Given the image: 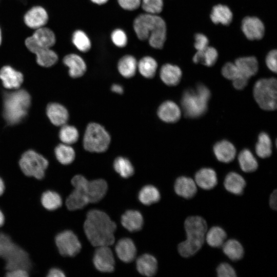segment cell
I'll list each match as a JSON object with an SVG mask.
<instances>
[{
  "label": "cell",
  "instance_id": "cell-38",
  "mask_svg": "<svg viewBox=\"0 0 277 277\" xmlns=\"http://www.w3.org/2000/svg\"><path fill=\"white\" fill-rule=\"evenodd\" d=\"M238 161L241 168L245 172H252L258 168L257 161L248 149H244L240 153Z\"/></svg>",
  "mask_w": 277,
  "mask_h": 277
},
{
  "label": "cell",
  "instance_id": "cell-26",
  "mask_svg": "<svg viewBox=\"0 0 277 277\" xmlns=\"http://www.w3.org/2000/svg\"><path fill=\"white\" fill-rule=\"evenodd\" d=\"M241 74L244 77L249 79L255 75L258 70V63L254 56L240 57L235 61Z\"/></svg>",
  "mask_w": 277,
  "mask_h": 277
},
{
  "label": "cell",
  "instance_id": "cell-21",
  "mask_svg": "<svg viewBox=\"0 0 277 277\" xmlns=\"http://www.w3.org/2000/svg\"><path fill=\"white\" fill-rule=\"evenodd\" d=\"M175 193L185 199H190L197 191V185L191 178L186 176L178 177L174 184Z\"/></svg>",
  "mask_w": 277,
  "mask_h": 277
},
{
  "label": "cell",
  "instance_id": "cell-41",
  "mask_svg": "<svg viewBox=\"0 0 277 277\" xmlns=\"http://www.w3.org/2000/svg\"><path fill=\"white\" fill-rule=\"evenodd\" d=\"M255 152L261 158L268 157L271 154V141L267 133L262 132L260 134L255 146Z\"/></svg>",
  "mask_w": 277,
  "mask_h": 277
},
{
  "label": "cell",
  "instance_id": "cell-33",
  "mask_svg": "<svg viewBox=\"0 0 277 277\" xmlns=\"http://www.w3.org/2000/svg\"><path fill=\"white\" fill-rule=\"evenodd\" d=\"M218 56L216 50L212 47H207L203 50L197 51L193 57L194 63H200L211 67L216 62Z\"/></svg>",
  "mask_w": 277,
  "mask_h": 277
},
{
  "label": "cell",
  "instance_id": "cell-27",
  "mask_svg": "<svg viewBox=\"0 0 277 277\" xmlns=\"http://www.w3.org/2000/svg\"><path fill=\"white\" fill-rule=\"evenodd\" d=\"M136 268L141 274L147 276L154 275L157 269L156 259L149 254H144L136 260Z\"/></svg>",
  "mask_w": 277,
  "mask_h": 277
},
{
  "label": "cell",
  "instance_id": "cell-8",
  "mask_svg": "<svg viewBox=\"0 0 277 277\" xmlns=\"http://www.w3.org/2000/svg\"><path fill=\"white\" fill-rule=\"evenodd\" d=\"M110 140V136L104 127L96 123H91L86 129L83 146L89 152H103L107 150Z\"/></svg>",
  "mask_w": 277,
  "mask_h": 277
},
{
  "label": "cell",
  "instance_id": "cell-1",
  "mask_svg": "<svg viewBox=\"0 0 277 277\" xmlns=\"http://www.w3.org/2000/svg\"><path fill=\"white\" fill-rule=\"evenodd\" d=\"M116 228L115 223L105 212L96 209L87 213L84 224L85 234L91 245L95 247L113 244Z\"/></svg>",
  "mask_w": 277,
  "mask_h": 277
},
{
  "label": "cell",
  "instance_id": "cell-19",
  "mask_svg": "<svg viewBox=\"0 0 277 277\" xmlns=\"http://www.w3.org/2000/svg\"><path fill=\"white\" fill-rule=\"evenodd\" d=\"M115 249L118 258L124 262H131L135 257V246L133 242L129 238H123L119 240Z\"/></svg>",
  "mask_w": 277,
  "mask_h": 277
},
{
  "label": "cell",
  "instance_id": "cell-5",
  "mask_svg": "<svg viewBox=\"0 0 277 277\" xmlns=\"http://www.w3.org/2000/svg\"><path fill=\"white\" fill-rule=\"evenodd\" d=\"M0 258L4 261L7 271L21 268L29 273L31 270L32 263L28 253L8 234L1 230Z\"/></svg>",
  "mask_w": 277,
  "mask_h": 277
},
{
  "label": "cell",
  "instance_id": "cell-48",
  "mask_svg": "<svg viewBox=\"0 0 277 277\" xmlns=\"http://www.w3.org/2000/svg\"><path fill=\"white\" fill-rule=\"evenodd\" d=\"M216 272L219 277H235L236 276V272L233 267L226 263H222L218 266Z\"/></svg>",
  "mask_w": 277,
  "mask_h": 277
},
{
  "label": "cell",
  "instance_id": "cell-56",
  "mask_svg": "<svg viewBox=\"0 0 277 277\" xmlns=\"http://www.w3.org/2000/svg\"><path fill=\"white\" fill-rule=\"evenodd\" d=\"M111 89L112 91L120 94H122L124 92L123 87L118 84H113L111 87Z\"/></svg>",
  "mask_w": 277,
  "mask_h": 277
},
{
  "label": "cell",
  "instance_id": "cell-44",
  "mask_svg": "<svg viewBox=\"0 0 277 277\" xmlns=\"http://www.w3.org/2000/svg\"><path fill=\"white\" fill-rule=\"evenodd\" d=\"M72 42L75 47L82 52H87L91 48L89 38L82 30L74 32L72 36Z\"/></svg>",
  "mask_w": 277,
  "mask_h": 277
},
{
  "label": "cell",
  "instance_id": "cell-39",
  "mask_svg": "<svg viewBox=\"0 0 277 277\" xmlns=\"http://www.w3.org/2000/svg\"><path fill=\"white\" fill-rule=\"evenodd\" d=\"M138 199L142 204L149 205L160 200V193L155 187L147 185L143 187L139 192Z\"/></svg>",
  "mask_w": 277,
  "mask_h": 277
},
{
  "label": "cell",
  "instance_id": "cell-18",
  "mask_svg": "<svg viewBox=\"0 0 277 277\" xmlns=\"http://www.w3.org/2000/svg\"><path fill=\"white\" fill-rule=\"evenodd\" d=\"M157 115L159 118L165 122L174 123L180 118L181 111L175 103L167 101L159 107Z\"/></svg>",
  "mask_w": 277,
  "mask_h": 277
},
{
  "label": "cell",
  "instance_id": "cell-3",
  "mask_svg": "<svg viewBox=\"0 0 277 277\" xmlns=\"http://www.w3.org/2000/svg\"><path fill=\"white\" fill-rule=\"evenodd\" d=\"M184 228L187 238L179 244L178 251L181 256L188 258L202 248L205 240L207 225L201 216H191L185 220Z\"/></svg>",
  "mask_w": 277,
  "mask_h": 277
},
{
  "label": "cell",
  "instance_id": "cell-32",
  "mask_svg": "<svg viewBox=\"0 0 277 277\" xmlns=\"http://www.w3.org/2000/svg\"><path fill=\"white\" fill-rule=\"evenodd\" d=\"M210 18L214 24L228 25L232 21V13L227 6L219 4L213 7Z\"/></svg>",
  "mask_w": 277,
  "mask_h": 277
},
{
  "label": "cell",
  "instance_id": "cell-59",
  "mask_svg": "<svg viewBox=\"0 0 277 277\" xmlns=\"http://www.w3.org/2000/svg\"><path fill=\"white\" fill-rule=\"evenodd\" d=\"M92 2L98 5H102L106 3L108 0H91Z\"/></svg>",
  "mask_w": 277,
  "mask_h": 277
},
{
  "label": "cell",
  "instance_id": "cell-52",
  "mask_svg": "<svg viewBox=\"0 0 277 277\" xmlns=\"http://www.w3.org/2000/svg\"><path fill=\"white\" fill-rule=\"evenodd\" d=\"M5 277H30V275L27 270L18 268L7 271Z\"/></svg>",
  "mask_w": 277,
  "mask_h": 277
},
{
  "label": "cell",
  "instance_id": "cell-25",
  "mask_svg": "<svg viewBox=\"0 0 277 277\" xmlns=\"http://www.w3.org/2000/svg\"><path fill=\"white\" fill-rule=\"evenodd\" d=\"M123 227L130 232L140 230L143 225V218L141 213L136 210H129L121 217Z\"/></svg>",
  "mask_w": 277,
  "mask_h": 277
},
{
  "label": "cell",
  "instance_id": "cell-20",
  "mask_svg": "<svg viewBox=\"0 0 277 277\" xmlns=\"http://www.w3.org/2000/svg\"><path fill=\"white\" fill-rule=\"evenodd\" d=\"M46 113L51 122L55 126H63L68 120L69 114L66 108L56 103L49 104L47 106Z\"/></svg>",
  "mask_w": 277,
  "mask_h": 277
},
{
  "label": "cell",
  "instance_id": "cell-28",
  "mask_svg": "<svg viewBox=\"0 0 277 277\" xmlns=\"http://www.w3.org/2000/svg\"><path fill=\"white\" fill-rule=\"evenodd\" d=\"M182 71L176 65L170 64L164 65L160 70V77L162 81L168 86L177 85L182 77Z\"/></svg>",
  "mask_w": 277,
  "mask_h": 277
},
{
  "label": "cell",
  "instance_id": "cell-35",
  "mask_svg": "<svg viewBox=\"0 0 277 277\" xmlns=\"http://www.w3.org/2000/svg\"><path fill=\"white\" fill-rule=\"evenodd\" d=\"M223 251L230 260L238 261L244 255V249L241 244L236 240L230 239L223 244Z\"/></svg>",
  "mask_w": 277,
  "mask_h": 277
},
{
  "label": "cell",
  "instance_id": "cell-10",
  "mask_svg": "<svg viewBox=\"0 0 277 277\" xmlns=\"http://www.w3.org/2000/svg\"><path fill=\"white\" fill-rule=\"evenodd\" d=\"M73 186L81 187L90 203H94L101 200L106 193L108 189L107 182L103 179L88 181L84 176L77 174L71 180Z\"/></svg>",
  "mask_w": 277,
  "mask_h": 277
},
{
  "label": "cell",
  "instance_id": "cell-6",
  "mask_svg": "<svg viewBox=\"0 0 277 277\" xmlns=\"http://www.w3.org/2000/svg\"><path fill=\"white\" fill-rule=\"evenodd\" d=\"M210 92L203 84H198L196 88L184 91L181 105L186 117L195 118L202 115L206 111Z\"/></svg>",
  "mask_w": 277,
  "mask_h": 277
},
{
  "label": "cell",
  "instance_id": "cell-57",
  "mask_svg": "<svg viewBox=\"0 0 277 277\" xmlns=\"http://www.w3.org/2000/svg\"><path fill=\"white\" fill-rule=\"evenodd\" d=\"M5 189V185L3 179L0 176V196H1Z\"/></svg>",
  "mask_w": 277,
  "mask_h": 277
},
{
  "label": "cell",
  "instance_id": "cell-40",
  "mask_svg": "<svg viewBox=\"0 0 277 277\" xmlns=\"http://www.w3.org/2000/svg\"><path fill=\"white\" fill-rule=\"evenodd\" d=\"M140 73L146 78L153 77L156 73L157 64L156 61L150 56H145L140 60L137 64Z\"/></svg>",
  "mask_w": 277,
  "mask_h": 277
},
{
  "label": "cell",
  "instance_id": "cell-4",
  "mask_svg": "<svg viewBox=\"0 0 277 277\" xmlns=\"http://www.w3.org/2000/svg\"><path fill=\"white\" fill-rule=\"evenodd\" d=\"M31 104V97L24 89L3 94V116L9 125L21 122L26 116Z\"/></svg>",
  "mask_w": 277,
  "mask_h": 277
},
{
  "label": "cell",
  "instance_id": "cell-42",
  "mask_svg": "<svg viewBox=\"0 0 277 277\" xmlns=\"http://www.w3.org/2000/svg\"><path fill=\"white\" fill-rule=\"evenodd\" d=\"M113 167L115 171L124 178H128L134 173V168L132 164L126 157H116L113 163Z\"/></svg>",
  "mask_w": 277,
  "mask_h": 277
},
{
  "label": "cell",
  "instance_id": "cell-23",
  "mask_svg": "<svg viewBox=\"0 0 277 277\" xmlns=\"http://www.w3.org/2000/svg\"><path fill=\"white\" fill-rule=\"evenodd\" d=\"M194 181L196 185L203 189H211L217 183L216 172L211 168H202L196 173Z\"/></svg>",
  "mask_w": 277,
  "mask_h": 277
},
{
  "label": "cell",
  "instance_id": "cell-50",
  "mask_svg": "<svg viewBox=\"0 0 277 277\" xmlns=\"http://www.w3.org/2000/svg\"><path fill=\"white\" fill-rule=\"evenodd\" d=\"M120 6L127 10H134L139 7L141 0H117Z\"/></svg>",
  "mask_w": 277,
  "mask_h": 277
},
{
  "label": "cell",
  "instance_id": "cell-55",
  "mask_svg": "<svg viewBox=\"0 0 277 277\" xmlns=\"http://www.w3.org/2000/svg\"><path fill=\"white\" fill-rule=\"evenodd\" d=\"M277 191L274 190L271 194L269 197V205L270 207L276 210L277 207Z\"/></svg>",
  "mask_w": 277,
  "mask_h": 277
},
{
  "label": "cell",
  "instance_id": "cell-14",
  "mask_svg": "<svg viewBox=\"0 0 277 277\" xmlns=\"http://www.w3.org/2000/svg\"><path fill=\"white\" fill-rule=\"evenodd\" d=\"M242 30L246 37L250 40L261 39L265 32L263 23L256 17H245L242 22Z\"/></svg>",
  "mask_w": 277,
  "mask_h": 277
},
{
  "label": "cell",
  "instance_id": "cell-53",
  "mask_svg": "<svg viewBox=\"0 0 277 277\" xmlns=\"http://www.w3.org/2000/svg\"><path fill=\"white\" fill-rule=\"evenodd\" d=\"M66 275L61 268L58 267L50 268L46 275V277H65Z\"/></svg>",
  "mask_w": 277,
  "mask_h": 277
},
{
  "label": "cell",
  "instance_id": "cell-36",
  "mask_svg": "<svg viewBox=\"0 0 277 277\" xmlns=\"http://www.w3.org/2000/svg\"><path fill=\"white\" fill-rule=\"evenodd\" d=\"M227 238V234L220 227H211L205 235V240L207 244L212 247H219L223 245Z\"/></svg>",
  "mask_w": 277,
  "mask_h": 277
},
{
  "label": "cell",
  "instance_id": "cell-12",
  "mask_svg": "<svg viewBox=\"0 0 277 277\" xmlns=\"http://www.w3.org/2000/svg\"><path fill=\"white\" fill-rule=\"evenodd\" d=\"M27 48L36 55L37 64L43 67H49L56 63L58 60L57 54L49 48L41 47L35 44L30 37L25 41Z\"/></svg>",
  "mask_w": 277,
  "mask_h": 277
},
{
  "label": "cell",
  "instance_id": "cell-30",
  "mask_svg": "<svg viewBox=\"0 0 277 277\" xmlns=\"http://www.w3.org/2000/svg\"><path fill=\"white\" fill-rule=\"evenodd\" d=\"M31 39L37 45L50 48L55 43V36L53 31L46 27H41L30 36Z\"/></svg>",
  "mask_w": 277,
  "mask_h": 277
},
{
  "label": "cell",
  "instance_id": "cell-7",
  "mask_svg": "<svg viewBox=\"0 0 277 277\" xmlns=\"http://www.w3.org/2000/svg\"><path fill=\"white\" fill-rule=\"evenodd\" d=\"M254 97L263 109L274 110L276 108L277 82L275 78L258 80L253 87Z\"/></svg>",
  "mask_w": 277,
  "mask_h": 277
},
{
  "label": "cell",
  "instance_id": "cell-43",
  "mask_svg": "<svg viewBox=\"0 0 277 277\" xmlns=\"http://www.w3.org/2000/svg\"><path fill=\"white\" fill-rule=\"evenodd\" d=\"M59 137L60 140L66 144H73L78 138V132L73 126L64 125L60 131Z\"/></svg>",
  "mask_w": 277,
  "mask_h": 277
},
{
  "label": "cell",
  "instance_id": "cell-24",
  "mask_svg": "<svg viewBox=\"0 0 277 277\" xmlns=\"http://www.w3.org/2000/svg\"><path fill=\"white\" fill-rule=\"evenodd\" d=\"M213 152L216 159L223 163H229L235 157L236 150L229 142L223 140L217 142L213 147Z\"/></svg>",
  "mask_w": 277,
  "mask_h": 277
},
{
  "label": "cell",
  "instance_id": "cell-13",
  "mask_svg": "<svg viewBox=\"0 0 277 277\" xmlns=\"http://www.w3.org/2000/svg\"><path fill=\"white\" fill-rule=\"evenodd\" d=\"M93 262L95 268L103 272H111L114 269L115 261L111 250L108 246L97 247Z\"/></svg>",
  "mask_w": 277,
  "mask_h": 277
},
{
  "label": "cell",
  "instance_id": "cell-2",
  "mask_svg": "<svg viewBox=\"0 0 277 277\" xmlns=\"http://www.w3.org/2000/svg\"><path fill=\"white\" fill-rule=\"evenodd\" d=\"M133 28L140 40L148 39L153 48H163L166 38V26L162 17L148 13L140 14L134 21Z\"/></svg>",
  "mask_w": 277,
  "mask_h": 277
},
{
  "label": "cell",
  "instance_id": "cell-34",
  "mask_svg": "<svg viewBox=\"0 0 277 277\" xmlns=\"http://www.w3.org/2000/svg\"><path fill=\"white\" fill-rule=\"evenodd\" d=\"M137 68L136 59L132 55H127L120 59L117 68L120 74L126 78L133 76Z\"/></svg>",
  "mask_w": 277,
  "mask_h": 277
},
{
  "label": "cell",
  "instance_id": "cell-15",
  "mask_svg": "<svg viewBox=\"0 0 277 277\" xmlns=\"http://www.w3.org/2000/svg\"><path fill=\"white\" fill-rule=\"evenodd\" d=\"M0 79L6 88L17 89L23 82V75L11 67L5 66L0 70Z\"/></svg>",
  "mask_w": 277,
  "mask_h": 277
},
{
  "label": "cell",
  "instance_id": "cell-45",
  "mask_svg": "<svg viewBox=\"0 0 277 277\" xmlns=\"http://www.w3.org/2000/svg\"><path fill=\"white\" fill-rule=\"evenodd\" d=\"M142 6L148 13L155 14L162 11L163 2V0H142Z\"/></svg>",
  "mask_w": 277,
  "mask_h": 277
},
{
  "label": "cell",
  "instance_id": "cell-22",
  "mask_svg": "<svg viewBox=\"0 0 277 277\" xmlns=\"http://www.w3.org/2000/svg\"><path fill=\"white\" fill-rule=\"evenodd\" d=\"M63 62L69 68V74L73 78L82 76L86 71L84 61L77 54H70L65 56Z\"/></svg>",
  "mask_w": 277,
  "mask_h": 277
},
{
  "label": "cell",
  "instance_id": "cell-29",
  "mask_svg": "<svg viewBox=\"0 0 277 277\" xmlns=\"http://www.w3.org/2000/svg\"><path fill=\"white\" fill-rule=\"evenodd\" d=\"M40 201L42 206L49 211L55 210L64 204V202L60 193L50 189L42 193Z\"/></svg>",
  "mask_w": 277,
  "mask_h": 277
},
{
  "label": "cell",
  "instance_id": "cell-49",
  "mask_svg": "<svg viewBox=\"0 0 277 277\" xmlns=\"http://www.w3.org/2000/svg\"><path fill=\"white\" fill-rule=\"evenodd\" d=\"M194 38V47L197 51L203 50L208 47L209 41L204 34L197 33Z\"/></svg>",
  "mask_w": 277,
  "mask_h": 277
},
{
  "label": "cell",
  "instance_id": "cell-58",
  "mask_svg": "<svg viewBox=\"0 0 277 277\" xmlns=\"http://www.w3.org/2000/svg\"><path fill=\"white\" fill-rule=\"evenodd\" d=\"M4 222L5 216L2 211L0 209V228L3 225Z\"/></svg>",
  "mask_w": 277,
  "mask_h": 277
},
{
  "label": "cell",
  "instance_id": "cell-17",
  "mask_svg": "<svg viewBox=\"0 0 277 277\" xmlns=\"http://www.w3.org/2000/svg\"><path fill=\"white\" fill-rule=\"evenodd\" d=\"M89 203L83 190L78 187H73L64 201V205L71 211L82 209Z\"/></svg>",
  "mask_w": 277,
  "mask_h": 277
},
{
  "label": "cell",
  "instance_id": "cell-9",
  "mask_svg": "<svg viewBox=\"0 0 277 277\" xmlns=\"http://www.w3.org/2000/svg\"><path fill=\"white\" fill-rule=\"evenodd\" d=\"M18 165L25 175L41 180L45 176L49 161L36 151L29 150L21 155Z\"/></svg>",
  "mask_w": 277,
  "mask_h": 277
},
{
  "label": "cell",
  "instance_id": "cell-47",
  "mask_svg": "<svg viewBox=\"0 0 277 277\" xmlns=\"http://www.w3.org/2000/svg\"><path fill=\"white\" fill-rule=\"evenodd\" d=\"M113 43L118 47H125L127 43V37L125 32L121 29H115L111 34Z\"/></svg>",
  "mask_w": 277,
  "mask_h": 277
},
{
  "label": "cell",
  "instance_id": "cell-16",
  "mask_svg": "<svg viewBox=\"0 0 277 277\" xmlns=\"http://www.w3.org/2000/svg\"><path fill=\"white\" fill-rule=\"evenodd\" d=\"M48 14L42 7H34L29 10L24 16V22L26 25L33 29L43 27L48 21Z\"/></svg>",
  "mask_w": 277,
  "mask_h": 277
},
{
  "label": "cell",
  "instance_id": "cell-37",
  "mask_svg": "<svg viewBox=\"0 0 277 277\" xmlns=\"http://www.w3.org/2000/svg\"><path fill=\"white\" fill-rule=\"evenodd\" d=\"M54 153L57 161L63 165L71 164L75 157L74 149L66 144L57 145L55 149Z\"/></svg>",
  "mask_w": 277,
  "mask_h": 277
},
{
  "label": "cell",
  "instance_id": "cell-11",
  "mask_svg": "<svg viewBox=\"0 0 277 277\" xmlns=\"http://www.w3.org/2000/svg\"><path fill=\"white\" fill-rule=\"evenodd\" d=\"M54 240L57 251L63 256L74 257L81 250V243L72 230L65 229L58 232Z\"/></svg>",
  "mask_w": 277,
  "mask_h": 277
},
{
  "label": "cell",
  "instance_id": "cell-51",
  "mask_svg": "<svg viewBox=\"0 0 277 277\" xmlns=\"http://www.w3.org/2000/svg\"><path fill=\"white\" fill-rule=\"evenodd\" d=\"M266 63L268 68L272 72H276V50L270 51L266 58Z\"/></svg>",
  "mask_w": 277,
  "mask_h": 277
},
{
  "label": "cell",
  "instance_id": "cell-46",
  "mask_svg": "<svg viewBox=\"0 0 277 277\" xmlns=\"http://www.w3.org/2000/svg\"><path fill=\"white\" fill-rule=\"evenodd\" d=\"M222 73L225 78L232 81L243 76L235 64L232 63H227L224 65Z\"/></svg>",
  "mask_w": 277,
  "mask_h": 277
},
{
  "label": "cell",
  "instance_id": "cell-54",
  "mask_svg": "<svg viewBox=\"0 0 277 277\" xmlns=\"http://www.w3.org/2000/svg\"><path fill=\"white\" fill-rule=\"evenodd\" d=\"M248 79L243 76L239 77L236 79L232 81L233 85L234 87L236 89H243L247 85L248 83Z\"/></svg>",
  "mask_w": 277,
  "mask_h": 277
},
{
  "label": "cell",
  "instance_id": "cell-31",
  "mask_svg": "<svg viewBox=\"0 0 277 277\" xmlns=\"http://www.w3.org/2000/svg\"><path fill=\"white\" fill-rule=\"evenodd\" d=\"M224 185L228 191L234 194L240 195L244 191L246 182L239 174L231 172L226 176Z\"/></svg>",
  "mask_w": 277,
  "mask_h": 277
},
{
  "label": "cell",
  "instance_id": "cell-60",
  "mask_svg": "<svg viewBox=\"0 0 277 277\" xmlns=\"http://www.w3.org/2000/svg\"><path fill=\"white\" fill-rule=\"evenodd\" d=\"M1 42H2V36H1V29H0V45L1 44Z\"/></svg>",
  "mask_w": 277,
  "mask_h": 277
}]
</instances>
